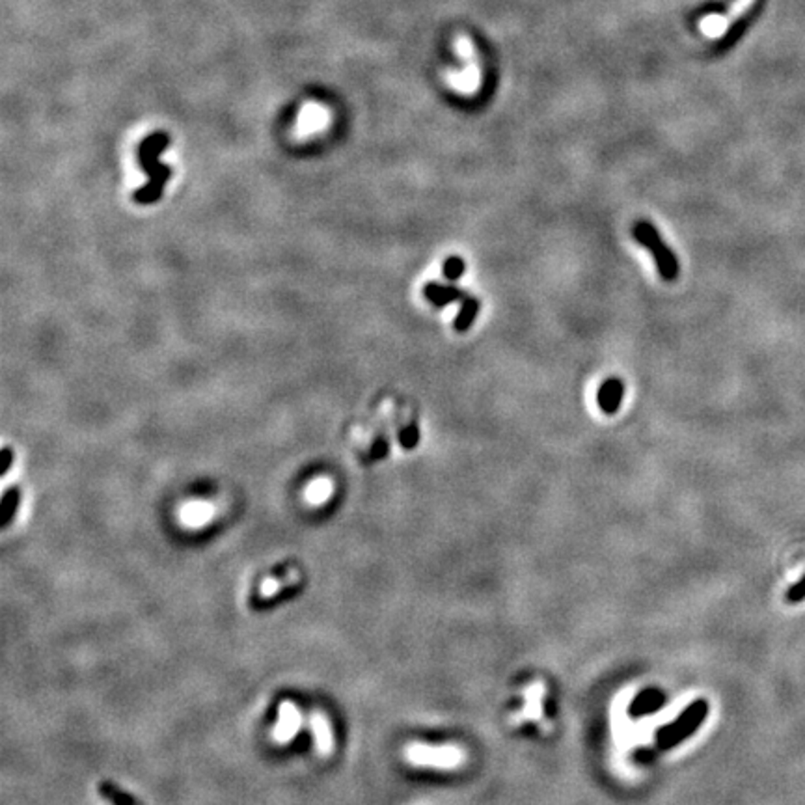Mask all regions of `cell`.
<instances>
[{
  "mask_svg": "<svg viewBox=\"0 0 805 805\" xmlns=\"http://www.w3.org/2000/svg\"><path fill=\"white\" fill-rule=\"evenodd\" d=\"M632 235L642 246H645L647 250L651 252L652 260L656 263V269L660 272V276L665 282L677 280L679 276V260H677L675 252L671 250L670 246L665 245L662 239L660 232L652 226L649 220H637L632 227Z\"/></svg>",
  "mask_w": 805,
  "mask_h": 805,
  "instance_id": "cell-3",
  "label": "cell"
},
{
  "mask_svg": "<svg viewBox=\"0 0 805 805\" xmlns=\"http://www.w3.org/2000/svg\"><path fill=\"white\" fill-rule=\"evenodd\" d=\"M709 716V703L704 699H697L688 704L682 712L677 716L675 722L667 725H662L656 731V746L658 749H671L677 747L680 742H684L697 729L703 725V722Z\"/></svg>",
  "mask_w": 805,
  "mask_h": 805,
  "instance_id": "cell-2",
  "label": "cell"
},
{
  "mask_svg": "<svg viewBox=\"0 0 805 805\" xmlns=\"http://www.w3.org/2000/svg\"><path fill=\"white\" fill-rule=\"evenodd\" d=\"M99 794L111 805H136V801L129 794L118 791L116 786L111 785V783H99Z\"/></svg>",
  "mask_w": 805,
  "mask_h": 805,
  "instance_id": "cell-14",
  "label": "cell"
},
{
  "mask_svg": "<svg viewBox=\"0 0 805 805\" xmlns=\"http://www.w3.org/2000/svg\"><path fill=\"white\" fill-rule=\"evenodd\" d=\"M479 309H481V302H479V299H476V297H468L466 300H464L463 304H461V309H458L457 317H455V330L457 332H466L468 328L472 327V323L476 321V317H478Z\"/></svg>",
  "mask_w": 805,
  "mask_h": 805,
  "instance_id": "cell-10",
  "label": "cell"
},
{
  "mask_svg": "<svg viewBox=\"0 0 805 805\" xmlns=\"http://www.w3.org/2000/svg\"><path fill=\"white\" fill-rule=\"evenodd\" d=\"M636 759H640V762H649L652 759V753L647 752V749H642V752L636 753Z\"/></svg>",
  "mask_w": 805,
  "mask_h": 805,
  "instance_id": "cell-21",
  "label": "cell"
},
{
  "mask_svg": "<svg viewBox=\"0 0 805 805\" xmlns=\"http://www.w3.org/2000/svg\"><path fill=\"white\" fill-rule=\"evenodd\" d=\"M299 725H300V714L299 710H297V707H294L293 703H289V701L282 703L280 718H278V725H276L275 729L276 740H280V742H287V740H291V738L297 734V731H299Z\"/></svg>",
  "mask_w": 805,
  "mask_h": 805,
  "instance_id": "cell-7",
  "label": "cell"
},
{
  "mask_svg": "<svg viewBox=\"0 0 805 805\" xmlns=\"http://www.w3.org/2000/svg\"><path fill=\"white\" fill-rule=\"evenodd\" d=\"M464 272H466V263H464L463 257L451 256V257H448V260L443 261L442 275L448 282H457L458 278L464 275Z\"/></svg>",
  "mask_w": 805,
  "mask_h": 805,
  "instance_id": "cell-15",
  "label": "cell"
},
{
  "mask_svg": "<svg viewBox=\"0 0 805 805\" xmlns=\"http://www.w3.org/2000/svg\"><path fill=\"white\" fill-rule=\"evenodd\" d=\"M212 516V506L205 502H190L181 509V521L185 525L198 528L203 525Z\"/></svg>",
  "mask_w": 805,
  "mask_h": 805,
  "instance_id": "cell-9",
  "label": "cell"
},
{
  "mask_svg": "<svg viewBox=\"0 0 805 805\" xmlns=\"http://www.w3.org/2000/svg\"><path fill=\"white\" fill-rule=\"evenodd\" d=\"M289 578H294V573H280L276 574V576H270V578H267L265 582L261 584V595H263V597H270V595L276 593V591H278V589H280Z\"/></svg>",
  "mask_w": 805,
  "mask_h": 805,
  "instance_id": "cell-16",
  "label": "cell"
},
{
  "mask_svg": "<svg viewBox=\"0 0 805 805\" xmlns=\"http://www.w3.org/2000/svg\"><path fill=\"white\" fill-rule=\"evenodd\" d=\"M785 598H786V603H791V604H796V603H801V600H805V574L801 576L800 580H798V582H796L794 585H791V588H789Z\"/></svg>",
  "mask_w": 805,
  "mask_h": 805,
  "instance_id": "cell-18",
  "label": "cell"
},
{
  "mask_svg": "<svg viewBox=\"0 0 805 805\" xmlns=\"http://www.w3.org/2000/svg\"><path fill=\"white\" fill-rule=\"evenodd\" d=\"M312 729H314L319 752L323 753V755H328V753L332 752V733H330V725H328L323 714H315L314 718H312Z\"/></svg>",
  "mask_w": 805,
  "mask_h": 805,
  "instance_id": "cell-12",
  "label": "cell"
},
{
  "mask_svg": "<svg viewBox=\"0 0 805 805\" xmlns=\"http://www.w3.org/2000/svg\"><path fill=\"white\" fill-rule=\"evenodd\" d=\"M324 123H327V111L317 105H308L304 106L302 114H300L297 130L300 135H308V133H315V130L321 129Z\"/></svg>",
  "mask_w": 805,
  "mask_h": 805,
  "instance_id": "cell-8",
  "label": "cell"
},
{
  "mask_svg": "<svg viewBox=\"0 0 805 805\" xmlns=\"http://www.w3.org/2000/svg\"><path fill=\"white\" fill-rule=\"evenodd\" d=\"M21 502V491L17 487H11L4 492L0 500V528H8L14 521L17 507Z\"/></svg>",
  "mask_w": 805,
  "mask_h": 805,
  "instance_id": "cell-11",
  "label": "cell"
},
{
  "mask_svg": "<svg viewBox=\"0 0 805 805\" xmlns=\"http://www.w3.org/2000/svg\"><path fill=\"white\" fill-rule=\"evenodd\" d=\"M388 451H390V442L381 436V439L373 443L371 455H369V457H371L373 461H379V458H384L386 455H388Z\"/></svg>",
  "mask_w": 805,
  "mask_h": 805,
  "instance_id": "cell-19",
  "label": "cell"
},
{
  "mask_svg": "<svg viewBox=\"0 0 805 805\" xmlns=\"http://www.w3.org/2000/svg\"><path fill=\"white\" fill-rule=\"evenodd\" d=\"M424 294L425 299L429 300L433 306H436V308H443V306H448V304H453V302L463 304L464 300L470 297L466 291L457 287V285L439 284V282H429V284L425 285Z\"/></svg>",
  "mask_w": 805,
  "mask_h": 805,
  "instance_id": "cell-5",
  "label": "cell"
},
{
  "mask_svg": "<svg viewBox=\"0 0 805 805\" xmlns=\"http://www.w3.org/2000/svg\"><path fill=\"white\" fill-rule=\"evenodd\" d=\"M0 455H2V470H0V473H2V476H6V473H8V470H10L11 463H14V451H11L10 448H4Z\"/></svg>",
  "mask_w": 805,
  "mask_h": 805,
  "instance_id": "cell-20",
  "label": "cell"
},
{
  "mask_svg": "<svg viewBox=\"0 0 805 805\" xmlns=\"http://www.w3.org/2000/svg\"><path fill=\"white\" fill-rule=\"evenodd\" d=\"M420 442V427L416 424H410L409 427L401 429L399 433V443L405 449H414Z\"/></svg>",
  "mask_w": 805,
  "mask_h": 805,
  "instance_id": "cell-17",
  "label": "cell"
},
{
  "mask_svg": "<svg viewBox=\"0 0 805 805\" xmlns=\"http://www.w3.org/2000/svg\"><path fill=\"white\" fill-rule=\"evenodd\" d=\"M665 701H667V697L660 688H645L632 699L628 714H630L632 719L645 718L649 714H655L664 709Z\"/></svg>",
  "mask_w": 805,
  "mask_h": 805,
  "instance_id": "cell-4",
  "label": "cell"
},
{
  "mask_svg": "<svg viewBox=\"0 0 805 805\" xmlns=\"http://www.w3.org/2000/svg\"><path fill=\"white\" fill-rule=\"evenodd\" d=\"M330 494H332V483L324 478L315 479V481L309 483L308 488H306V498H308V502L312 503H323Z\"/></svg>",
  "mask_w": 805,
  "mask_h": 805,
  "instance_id": "cell-13",
  "label": "cell"
},
{
  "mask_svg": "<svg viewBox=\"0 0 805 805\" xmlns=\"http://www.w3.org/2000/svg\"><path fill=\"white\" fill-rule=\"evenodd\" d=\"M625 384L619 379H607L600 384L597 394V403L604 414H615L622 403Z\"/></svg>",
  "mask_w": 805,
  "mask_h": 805,
  "instance_id": "cell-6",
  "label": "cell"
},
{
  "mask_svg": "<svg viewBox=\"0 0 805 805\" xmlns=\"http://www.w3.org/2000/svg\"><path fill=\"white\" fill-rule=\"evenodd\" d=\"M168 145V135L166 133H155V135L148 136L140 145V163L144 172L148 174V183L142 188H138L135 193V202L142 203V205H150V203L159 202L163 196L164 185L168 183L172 170L166 164L159 163V155L163 153L164 148Z\"/></svg>",
  "mask_w": 805,
  "mask_h": 805,
  "instance_id": "cell-1",
  "label": "cell"
}]
</instances>
